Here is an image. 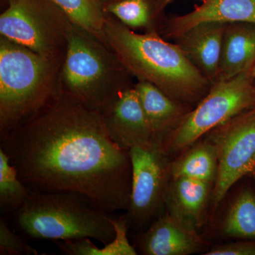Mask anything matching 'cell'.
Instances as JSON below:
<instances>
[{"label":"cell","instance_id":"7","mask_svg":"<svg viewBox=\"0 0 255 255\" xmlns=\"http://www.w3.org/2000/svg\"><path fill=\"white\" fill-rule=\"evenodd\" d=\"M0 35L43 56L63 59L71 21L52 0H1Z\"/></svg>","mask_w":255,"mask_h":255},{"label":"cell","instance_id":"28","mask_svg":"<svg viewBox=\"0 0 255 255\" xmlns=\"http://www.w3.org/2000/svg\"><path fill=\"white\" fill-rule=\"evenodd\" d=\"M203 1H204V0H203Z\"/></svg>","mask_w":255,"mask_h":255},{"label":"cell","instance_id":"9","mask_svg":"<svg viewBox=\"0 0 255 255\" xmlns=\"http://www.w3.org/2000/svg\"><path fill=\"white\" fill-rule=\"evenodd\" d=\"M128 152L132 167L131 190L124 215L129 229L140 233L164 214L171 159L157 145L133 147Z\"/></svg>","mask_w":255,"mask_h":255},{"label":"cell","instance_id":"13","mask_svg":"<svg viewBox=\"0 0 255 255\" xmlns=\"http://www.w3.org/2000/svg\"><path fill=\"white\" fill-rule=\"evenodd\" d=\"M209 22L255 24V0H204L190 12L169 19L162 27V34L177 39L196 25Z\"/></svg>","mask_w":255,"mask_h":255},{"label":"cell","instance_id":"22","mask_svg":"<svg viewBox=\"0 0 255 255\" xmlns=\"http://www.w3.org/2000/svg\"><path fill=\"white\" fill-rule=\"evenodd\" d=\"M0 255H38L35 248L10 229L4 217L0 219Z\"/></svg>","mask_w":255,"mask_h":255},{"label":"cell","instance_id":"12","mask_svg":"<svg viewBox=\"0 0 255 255\" xmlns=\"http://www.w3.org/2000/svg\"><path fill=\"white\" fill-rule=\"evenodd\" d=\"M209 243L198 231L183 226L167 213L139 233L137 248L145 255H189L205 252Z\"/></svg>","mask_w":255,"mask_h":255},{"label":"cell","instance_id":"21","mask_svg":"<svg viewBox=\"0 0 255 255\" xmlns=\"http://www.w3.org/2000/svg\"><path fill=\"white\" fill-rule=\"evenodd\" d=\"M31 191L18 177L9 157L0 148V213L11 216L23 205Z\"/></svg>","mask_w":255,"mask_h":255},{"label":"cell","instance_id":"4","mask_svg":"<svg viewBox=\"0 0 255 255\" xmlns=\"http://www.w3.org/2000/svg\"><path fill=\"white\" fill-rule=\"evenodd\" d=\"M113 214L76 193H36L11 215L23 237L36 241H66L90 238L104 246L113 241Z\"/></svg>","mask_w":255,"mask_h":255},{"label":"cell","instance_id":"25","mask_svg":"<svg viewBox=\"0 0 255 255\" xmlns=\"http://www.w3.org/2000/svg\"><path fill=\"white\" fill-rule=\"evenodd\" d=\"M253 78H254V79L255 80V60L254 65H253Z\"/></svg>","mask_w":255,"mask_h":255},{"label":"cell","instance_id":"18","mask_svg":"<svg viewBox=\"0 0 255 255\" xmlns=\"http://www.w3.org/2000/svg\"><path fill=\"white\" fill-rule=\"evenodd\" d=\"M219 229L225 238L255 240V191L251 184L245 185L234 196Z\"/></svg>","mask_w":255,"mask_h":255},{"label":"cell","instance_id":"6","mask_svg":"<svg viewBox=\"0 0 255 255\" xmlns=\"http://www.w3.org/2000/svg\"><path fill=\"white\" fill-rule=\"evenodd\" d=\"M255 106L253 68L229 80L215 82L161 146L169 158L182 153L211 130Z\"/></svg>","mask_w":255,"mask_h":255},{"label":"cell","instance_id":"14","mask_svg":"<svg viewBox=\"0 0 255 255\" xmlns=\"http://www.w3.org/2000/svg\"><path fill=\"white\" fill-rule=\"evenodd\" d=\"M153 135L161 147L167 136L194 107L171 98L155 85L137 81L134 85Z\"/></svg>","mask_w":255,"mask_h":255},{"label":"cell","instance_id":"26","mask_svg":"<svg viewBox=\"0 0 255 255\" xmlns=\"http://www.w3.org/2000/svg\"><path fill=\"white\" fill-rule=\"evenodd\" d=\"M101 2H102V5H103L104 3L108 2V1H113V0H100Z\"/></svg>","mask_w":255,"mask_h":255},{"label":"cell","instance_id":"15","mask_svg":"<svg viewBox=\"0 0 255 255\" xmlns=\"http://www.w3.org/2000/svg\"><path fill=\"white\" fill-rule=\"evenodd\" d=\"M225 26L223 23H200L175 39L184 54L212 85L217 80Z\"/></svg>","mask_w":255,"mask_h":255},{"label":"cell","instance_id":"8","mask_svg":"<svg viewBox=\"0 0 255 255\" xmlns=\"http://www.w3.org/2000/svg\"><path fill=\"white\" fill-rule=\"evenodd\" d=\"M214 145L219 171L214 185V214L236 183L255 174V106L221 124L204 137Z\"/></svg>","mask_w":255,"mask_h":255},{"label":"cell","instance_id":"1","mask_svg":"<svg viewBox=\"0 0 255 255\" xmlns=\"http://www.w3.org/2000/svg\"><path fill=\"white\" fill-rule=\"evenodd\" d=\"M0 148L31 192L76 193L112 214L128 207V151L112 140L100 112L66 92L0 137Z\"/></svg>","mask_w":255,"mask_h":255},{"label":"cell","instance_id":"23","mask_svg":"<svg viewBox=\"0 0 255 255\" xmlns=\"http://www.w3.org/2000/svg\"><path fill=\"white\" fill-rule=\"evenodd\" d=\"M204 255H255V240H238V241L215 246L204 253Z\"/></svg>","mask_w":255,"mask_h":255},{"label":"cell","instance_id":"5","mask_svg":"<svg viewBox=\"0 0 255 255\" xmlns=\"http://www.w3.org/2000/svg\"><path fill=\"white\" fill-rule=\"evenodd\" d=\"M130 75L108 44L70 23L60 70L62 91L100 112L130 86Z\"/></svg>","mask_w":255,"mask_h":255},{"label":"cell","instance_id":"17","mask_svg":"<svg viewBox=\"0 0 255 255\" xmlns=\"http://www.w3.org/2000/svg\"><path fill=\"white\" fill-rule=\"evenodd\" d=\"M219 171L214 145L204 137L194 142L174 159H171V178H189L214 184Z\"/></svg>","mask_w":255,"mask_h":255},{"label":"cell","instance_id":"3","mask_svg":"<svg viewBox=\"0 0 255 255\" xmlns=\"http://www.w3.org/2000/svg\"><path fill=\"white\" fill-rule=\"evenodd\" d=\"M63 61L0 36V137L27 122L60 95Z\"/></svg>","mask_w":255,"mask_h":255},{"label":"cell","instance_id":"24","mask_svg":"<svg viewBox=\"0 0 255 255\" xmlns=\"http://www.w3.org/2000/svg\"><path fill=\"white\" fill-rule=\"evenodd\" d=\"M160 1L164 6H167V5H168L169 3L172 2L173 0H160Z\"/></svg>","mask_w":255,"mask_h":255},{"label":"cell","instance_id":"20","mask_svg":"<svg viewBox=\"0 0 255 255\" xmlns=\"http://www.w3.org/2000/svg\"><path fill=\"white\" fill-rule=\"evenodd\" d=\"M70 21L93 33L107 43L105 36L106 14L100 0H52Z\"/></svg>","mask_w":255,"mask_h":255},{"label":"cell","instance_id":"16","mask_svg":"<svg viewBox=\"0 0 255 255\" xmlns=\"http://www.w3.org/2000/svg\"><path fill=\"white\" fill-rule=\"evenodd\" d=\"M255 60V23L226 24L216 82L229 80L253 68Z\"/></svg>","mask_w":255,"mask_h":255},{"label":"cell","instance_id":"27","mask_svg":"<svg viewBox=\"0 0 255 255\" xmlns=\"http://www.w3.org/2000/svg\"><path fill=\"white\" fill-rule=\"evenodd\" d=\"M253 177H255V175H254V176H253Z\"/></svg>","mask_w":255,"mask_h":255},{"label":"cell","instance_id":"11","mask_svg":"<svg viewBox=\"0 0 255 255\" xmlns=\"http://www.w3.org/2000/svg\"><path fill=\"white\" fill-rule=\"evenodd\" d=\"M214 184L189 178H171L164 196L166 213L183 226L198 231L211 214Z\"/></svg>","mask_w":255,"mask_h":255},{"label":"cell","instance_id":"10","mask_svg":"<svg viewBox=\"0 0 255 255\" xmlns=\"http://www.w3.org/2000/svg\"><path fill=\"white\" fill-rule=\"evenodd\" d=\"M100 113L111 138L121 148L155 145L135 87H127Z\"/></svg>","mask_w":255,"mask_h":255},{"label":"cell","instance_id":"19","mask_svg":"<svg viewBox=\"0 0 255 255\" xmlns=\"http://www.w3.org/2000/svg\"><path fill=\"white\" fill-rule=\"evenodd\" d=\"M104 10L131 29L156 31L155 23L165 6L159 0H113L104 3Z\"/></svg>","mask_w":255,"mask_h":255},{"label":"cell","instance_id":"2","mask_svg":"<svg viewBox=\"0 0 255 255\" xmlns=\"http://www.w3.org/2000/svg\"><path fill=\"white\" fill-rule=\"evenodd\" d=\"M105 36L107 44L137 81L155 85L178 102L194 107L212 86L180 47L165 41L157 31L136 33L107 14Z\"/></svg>","mask_w":255,"mask_h":255}]
</instances>
